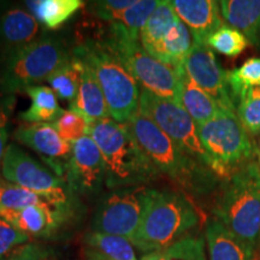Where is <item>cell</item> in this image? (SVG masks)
<instances>
[{
	"label": "cell",
	"mask_w": 260,
	"mask_h": 260,
	"mask_svg": "<svg viewBox=\"0 0 260 260\" xmlns=\"http://www.w3.org/2000/svg\"><path fill=\"white\" fill-rule=\"evenodd\" d=\"M213 214L240 241L255 251L260 236V168L251 161L226 178Z\"/></svg>",
	"instance_id": "cell-5"
},
{
	"label": "cell",
	"mask_w": 260,
	"mask_h": 260,
	"mask_svg": "<svg viewBox=\"0 0 260 260\" xmlns=\"http://www.w3.org/2000/svg\"><path fill=\"white\" fill-rule=\"evenodd\" d=\"M89 136L102 152L110 189L145 186L159 175L125 124L100 119L89 124Z\"/></svg>",
	"instance_id": "cell-3"
},
{
	"label": "cell",
	"mask_w": 260,
	"mask_h": 260,
	"mask_svg": "<svg viewBox=\"0 0 260 260\" xmlns=\"http://www.w3.org/2000/svg\"><path fill=\"white\" fill-rule=\"evenodd\" d=\"M2 176L16 186L37 194L48 204L69 211L71 193L67 182L38 161L18 145L9 144L2 161Z\"/></svg>",
	"instance_id": "cell-9"
},
{
	"label": "cell",
	"mask_w": 260,
	"mask_h": 260,
	"mask_svg": "<svg viewBox=\"0 0 260 260\" xmlns=\"http://www.w3.org/2000/svg\"><path fill=\"white\" fill-rule=\"evenodd\" d=\"M5 260H59L53 249L40 243L29 242L11 253Z\"/></svg>",
	"instance_id": "cell-38"
},
{
	"label": "cell",
	"mask_w": 260,
	"mask_h": 260,
	"mask_svg": "<svg viewBox=\"0 0 260 260\" xmlns=\"http://www.w3.org/2000/svg\"><path fill=\"white\" fill-rule=\"evenodd\" d=\"M159 4L158 0H136L135 4L126 9L116 21L109 24L111 30L140 40V32Z\"/></svg>",
	"instance_id": "cell-26"
},
{
	"label": "cell",
	"mask_w": 260,
	"mask_h": 260,
	"mask_svg": "<svg viewBox=\"0 0 260 260\" xmlns=\"http://www.w3.org/2000/svg\"><path fill=\"white\" fill-rule=\"evenodd\" d=\"M69 110L82 116L89 124L110 117L103 90L100 88L93 71L83 61L79 93H77L76 99L70 104Z\"/></svg>",
	"instance_id": "cell-18"
},
{
	"label": "cell",
	"mask_w": 260,
	"mask_h": 260,
	"mask_svg": "<svg viewBox=\"0 0 260 260\" xmlns=\"http://www.w3.org/2000/svg\"><path fill=\"white\" fill-rule=\"evenodd\" d=\"M206 44L223 56L236 58L248 47L249 41L241 31L224 24L207 39Z\"/></svg>",
	"instance_id": "cell-31"
},
{
	"label": "cell",
	"mask_w": 260,
	"mask_h": 260,
	"mask_svg": "<svg viewBox=\"0 0 260 260\" xmlns=\"http://www.w3.org/2000/svg\"><path fill=\"white\" fill-rule=\"evenodd\" d=\"M30 98V106L19 117L28 124L54 123L64 110L59 106L58 96L48 86H34L25 89Z\"/></svg>",
	"instance_id": "cell-23"
},
{
	"label": "cell",
	"mask_w": 260,
	"mask_h": 260,
	"mask_svg": "<svg viewBox=\"0 0 260 260\" xmlns=\"http://www.w3.org/2000/svg\"><path fill=\"white\" fill-rule=\"evenodd\" d=\"M15 105V95H8V94L0 92V176H2L3 157H4L6 147H8L10 121H11Z\"/></svg>",
	"instance_id": "cell-37"
},
{
	"label": "cell",
	"mask_w": 260,
	"mask_h": 260,
	"mask_svg": "<svg viewBox=\"0 0 260 260\" xmlns=\"http://www.w3.org/2000/svg\"><path fill=\"white\" fill-rule=\"evenodd\" d=\"M258 159H259V168H260V140H259V146H258Z\"/></svg>",
	"instance_id": "cell-40"
},
{
	"label": "cell",
	"mask_w": 260,
	"mask_h": 260,
	"mask_svg": "<svg viewBox=\"0 0 260 260\" xmlns=\"http://www.w3.org/2000/svg\"><path fill=\"white\" fill-rule=\"evenodd\" d=\"M136 0H98L90 2L87 10L94 17L100 21L111 23L116 21L126 9L135 4Z\"/></svg>",
	"instance_id": "cell-36"
},
{
	"label": "cell",
	"mask_w": 260,
	"mask_h": 260,
	"mask_svg": "<svg viewBox=\"0 0 260 260\" xmlns=\"http://www.w3.org/2000/svg\"><path fill=\"white\" fill-rule=\"evenodd\" d=\"M139 112L157 124L182 151L212 170L209 155L200 141L197 123L180 104L140 88Z\"/></svg>",
	"instance_id": "cell-10"
},
{
	"label": "cell",
	"mask_w": 260,
	"mask_h": 260,
	"mask_svg": "<svg viewBox=\"0 0 260 260\" xmlns=\"http://www.w3.org/2000/svg\"><path fill=\"white\" fill-rule=\"evenodd\" d=\"M226 75L229 89L232 93L234 105H235L236 100L246 90L260 87V58H249L241 67L228 71Z\"/></svg>",
	"instance_id": "cell-30"
},
{
	"label": "cell",
	"mask_w": 260,
	"mask_h": 260,
	"mask_svg": "<svg viewBox=\"0 0 260 260\" xmlns=\"http://www.w3.org/2000/svg\"><path fill=\"white\" fill-rule=\"evenodd\" d=\"M177 15L172 8L171 2L161 0L153 14L149 16L146 24L140 32V42L146 52L151 53L167 37L170 29L177 22Z\"/></svg>",
	"instance_id": "cell-25"
},
{
	"label": "cell",
	"mask_w": 260,
	"mask_h": 260,
	"mask_svg": "<svg viewBox=\"0 0 260 260\" xmlns=\"http://www.w3.org/2000/svg\"><path fill=\"white\" fill-rule=\"evenodd\" d=\"M182 67L188 77L201 89L209 93L219 104L222 110L236 112L228 83V75L222 69L209 45L193 41V46Z\"/></svg>",
	"instance_id": "cell-12"
},
{
	"label": "cell",
	"mask_w": 260,
	"mask_h": 260,
	"mask_svg": "<svg viewBox=\"0 0 260 260\" xmlns=\"http://www.w3.org/2000/svg\"><path fill=\"white\" fill-rule=\"evenodd\" d=\"M30 242L27 234L0 217V260H5L21 246Z\"/></svg>",
	"instance_id": "cell-35"
},
{
	"label": "cell",
	"mask_w": 260,
	"mask_h": 260,
	"mask_svg": "<svg viewBox=\"0 0 260 260\" xmlns=\"http://www.w3.org/2000/svg\"><path fill=\"white\" fill-rule=\"evenodd\" d=\"M86 243L105 260H138L134 245L125 237L92 232L86 236Z\"/></svg>",
	"instance_id": "cell-28"
},
{
	"label": "cell",
	"mask_w": 260,
	"mask_h": 260,
	"mask_svg": "<svg viewBox=\"0 0 260 260\" xmlns=\"http://www.w3.org/2000/svg\"><path fill=\"white\" fill-rule=\"evenodd\" d=\"M193 46V37L183 22L177 19L167 37L151 52V56L162 63L178 68L183 65L190 48Z\"/></svg>",
	"instance_id": "cell-22"
},
{
	"label": "cell",
	"mask_w": 260,
	"mask_h": 260,
	"mask_svg": "<svg viewBox=\"0 0 260 260\" xmlns=\"http://www.w3.org/2000/svg\"><path fill=\"white\" fill-rule=\"evenodd\" d=\"M147 187H126L112 189L94 213V233L121 236L132 241L144 216Z\"/></svg>",
	"instance_id": "cell-11"
},
{
	"label": "cell",
	"mask_w": 260,
	"mask_h": 260,
	"mask_svg": "<svg viewBox=\"0 0 260 260\" xmlns=\"http://www.w3.org/2000/svg\"><path fill=\"white\" fill-rule=\"evenodd\" d=\"M3 5H2V3H0V17H2V15H3V12H4V11H3Z\"/></svg>",
	"instance_id": "cell-41"
},
{
	"label": "cell",
	"mask_w": 260,
	"mask_h": 260,
	"mask_svg": "<svg viewBox=\"0 0 260 260\" xmlns=\"http://www.w3.org/2000/svg\"><path fill=\"white\" fill-rule=\"evenodd\" d=\"M29 11L47 29L59 28L83 6L81 0H32L25 2Z\"/></svg>",
	"instance_id": "cell-24"
},
{
	"label": "cell",
	"mask_w": 260,
	"mask_h": 260,
	"mask_svg": "<svg viewBox=\"0 0 260 260\" xmlns=\"http://www.w3.org/2000/svg\"><path fill=\"white\" fill-rule=\"evenodd\" d=\"M124 124L159 174L167 175L194 195L210 193L216 186L219 177L182 151L147 117L138 112Z\"/></svg>",
	"instance_id": "cell-1"
},
{
	"label": "cell",
	"mask_w": 260,
	"mask_h": 260,
	"mask_svg": "<svg viewBox=\"0 0 260 260\" xmlns=\"http://www.w3.org/2000/svg\"><path fill=\"white\" fill-rule=\"evenodd\" d=\"M89 260H105V259L102 258V256H100V255L95 254V253H94V252H92V253H90V259Z\"/></svg>",
	"instance_id": "cell-39"
},
{
	"label": "cell",
	"mask_w": 260,
	"mask_h": 260,
	"mask_svg": "<svg viewBox=\"0 0 260 260\" xmlns=\"http://www.w3.org/2000/svg\"><path fill=\"white\" fill-rule=\"evenodd\" d=\"M199 223L197 207L183 193L148 188L144 216L132 243L144 254L159 251L189 236Z\"/></svg>",
	"instance_id": "cell-2"
},
{
	"label": "cell",
	"mask_w": 260,
	"mask_h": 260,
	"mask_svg": "<svg viewBox=\"0 0 260 260\" xmlns=\"http://www.w3.org/2000/svg\"><path fill=\"white\" fill-rule=\"evenodd\" d=\"M14 139L32 149L48 169L64 180L73 145L61 139L53 123H24L15 130Z\"/></svg>",
	"instance_id": "cell-14"
},
{
	"label": "cell",
	"mask_w": 260,
	"mask_h": 260,
	"mask_svg": "<svg viewBox=\"0 0 260 260\" xmlns=\"http://www.w3.org/2000/svg\"><path fill=\"white\" fill-rule=\"evenodd\" d=\"M198 133L212 171L219 178L226 180L251 162L254 147L235 111L222 110L209 122L198 126Z\"/></svg>",
	"instance_id": "cell-7"
},
{
	"label": "cell",
	"mask_w": 260,
	"mask_h": 260,
	"mask_svg": "<svg viewBox=\"0 0 260 260\" xmlns=\"http://www.w3.org/2000/svg\"><path fill=\"white\" fill-rule=\"evenodd\" d=\"M106 169L102 152L89 135L73 144L64 180L71 193L95 194L105 183Z\"/></svg>",
	"instance_id": "cell-13"
},
{
	"label": "cell",
	"mask_w": 260,
	"mask_h": 260,
	"mask_svg": "<svg viewBox=\"0 0 260 260\" xmlns=\"http://www.w3.org/2000/svg\"><path fill=\"white\" fill-rule=\"evenodd\" d=\"M53 124L61 139L71 145L84 136L89 135V123L82 116L71 111V110L63 111Z\"/></svg>",
	"instance_id": "cell-34"
},
{
	"label": "cell",
	"mask_w": 260,
	"mask_h": 260,
	"mask_svg": "<svg viewBox=\"0 0 260 260\" xmlns=\"http://www.w3.org/2000/svg\"><path fill=\"white\" fill-rule=\"evenodd\" d=\"M47 203L37 194L16 186L0 176V211L19 210L30 205Z\"/></svg>",
	"instance_id": "cell-33"
},
{
	"label": "cell",
	"mask_w": 260,
	"mask_h": 260,
	"mask_svg": "<svg viewBox=\"0 0 260 260\" xmlns=\"http://www.w3.org/2000/svg\"><path fill=\"white\" fill-rule=\"evenodd\" d=\"M73 57L63 39L42 35L23 50L3 61L0 92L8 95L25 92L29 87L46 81Z\"/></svg>",
	"instance_id": "cell-6"
},
{
	"label": "cell",
	"mask_w": 260,
	"mask_h": 260,
	"mask_svg": "<svg viewBox=\"0 0 260 260\" xmlns=\"http://www.w3.org/2000/svg\"><path fill=\"white\" fill-rule=\"evenodd\" d=\"M39 21L29 10L12 6L0 17V60L5 61L18 51L37 41Z\"/></svg>",
	"instance_id": "cell-15"
},
{
	"label": "cell",
	"mask_w": 260,
	"mask_h": 260,
	"mask_svg": "<svg viewBox=\"0 0 260 260\" xmlns=\"http://www.w3.org/2000/svg\"><path fill=\"white\" fill-rule=\"evenodd\" d=\"M140 260H209L205 252V239L187 236L167 248L146 253Z\"/></svg>",
	"instance_id": "cell-29"
},
{
	"label": "cell",
	"mask_w": 260,
	"mask_h": 260,
	"mask_svg": "<svg viewBox=\"0 0 260 260\" xmlns=\"http://www.w3.org/2000/svg\"><path fill=\"white\" fill-rule=\"evenodd\" d=\"M81 71H82V61L76 56L61 65L46 80L48 87L56 93L58 99L65 100L71 104L76 99L80 88Z\"/></svg>",
	"instance_id": "cell-27"
},
{
	"label": "cell",
	"mask_w": 260,
	"mask_h": 260,
	"mask_svg": "<svg viewBox=\"0 0 260 260\" xmlns=\"http://www.w3.org/2000/svg\"><path fill=\"white\" fill-rule=\"evenodd\" d=\"M115 52L125 69L142 89L162 99L180 103V67L175 68L155 59L141 46L140 40L110 30L98 37Z\"/></svg>",
	"instance_id": "cell-8"
},
{
	"label": "cell",
	"mask_w": 260,
	"mask_h": 260,
	"mask_svg": "<svg viewBox=\"0 0 260 260\" xmlns=\"http://www.w3.org/2000/svg\"><path fill=\"white\" fill-rule=\"evenodd\" d=\"M68 212L69 211L45 203L19 210L0 211V217L29 237H48L59 229Z\"/></svg>",
	"instance_id": "cell-16"
},
{
	"label": "cell",
	"mask_w": 260,
	"mask_h": 260,
	"mask_svg": "<svg viewBox=\"0 0 260 260\" xmlns=\"http://www.w3.org/2000/svg\"><path fill=\"white\" fill-rule=\"evenodd\" d=\"M73 54L93 71L113 121L124 124L139 112V83L105 42L86 39L74 47Z\"/></svg>",
	"instance_id": "cell-4"
},
{
	"label": "cell",
	"mask_w": 260,
	"mask_h": 260,
	"mask_svg": "<svg viewBox=\"0 0 260 260\" xmlns=\"http://www.w3.org/2000/svg\"><path fill=\"white\" fill-rule=\"evenodd\" d=\"M177 17L189 29L194 42L206 44L207 39L223 27L219 2L214 0H174Z\"/></svg>",
	"instance_id": "cell-17"
},
{
	"label": "cell",
	"mask_w": 260,
	"mask_h": 260,
	"mask_svg": "<svg viewBox=\"0 0 260 260\" xmlns=\"http://www.w3.org/2000/svg\"><path fill=\"white\" fill-rule=\"evenodd\" d=\"M180 105L199 126L222 111L219 104L191 81L183 67H180Z\"/></svg>",
	"instance_id": "cell-21"
},
{
	"label": "cell",
	"mask_w": 260,
	"mask_h": 260,
	"mask_svg": "<svg viewBox=\"0 0 260 260\" xmlns=\"http://www.w3.org/2000/svg\"><path fill=\"white\" fill-rule=\"evenodd\" d=\"M220 14L230 27L241 31L249 44L260 45V0H222Z\"/></svg>",
	"instance_id": "cell-19"
},
{
	"label": "cell",
	"mask_w": 260,
	"mask_h": 260,
	"mask_svg": "<svg viewBox=\"0 0 260 260\" xmlns=\"http://www.w3.org/2000/svg\"><path fill=\"white\" fill-rule=\"evenodd\" d=\"M237 117L249 134L260 133V87L246 90L235 103Z\"/></svg>",
	"instance_id": "cell-32"
},
{
	"label": "cell",
	"mask_w": 260,
	"mask_h": 260,
	"mask_svg": "<svg viewBox=\"0 0 260 260\" xmlns=\"http://www.w3.org/2000/svg\"><path fill=\"white\" fill-rule=\"evenodd\" d=\"M209 260H254V252L219 220H210L205 230Z\"/></svg>",
	"instance_id": "cell-20"
}]
</instances>
